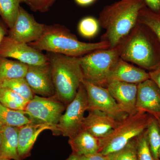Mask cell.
<instances>
[{
    "instance_id": "6da1fadb",
    "label": "cell",
    "mask_w": 160,
    "mask_h": 160,
    "mask_svg": "<svg viewBox=\"0 0 160 160\" xmlns=\"http://www.w3.org/2000/svg\"><path fill=\"white\" fill-rule=\"evenodd\" d=\"M120 58L152 71L160 66V41L148 26L138 22L120 43Z\"/></svg>"
},
{
    "instance_id": "7a4b0ae2",
    "label": "cell",
    "mask_w": 160,
    "mask_h": 160,
    "mask_svg": "<svg viewBox=\"0 0 160 160\" xmlns=\"http://www.w3.org/2000/svg\"><path fill=\"white\" fill-rule=\"evenodd\" d=\"M145 6L143 0H119L105 6L98 19L105 30L100 41L108 43L109 48L117 46L136 25L140 10Z\"/></svg>"
},
{
    "instance_id": "3957f363",
    "label": "cell",
    "mask_w": 160,
    "mask_h": 160,
    "mask_svg": "<svg viewBox=\"0 0 160 160\" xmlns=\"http://www.w3.org/2000/svg\"><path fill=\"white\" fill-rule=\"evenodd\" d=\"M28 44L39 51L43 50L74 57H81L95 50L110 48L109 44L105 42H81L67 28L58 25H46L40 38Z\"/></svg>"
},
{
    "instance_id": "277c9868",
    "label": "cell",
    "mask_w": 160,
    "mask_h": 160,
    "mask_svg": "<svg viewBox=\"0 0 160 160\" xmlns=\"http://www.w3.org/2000/svg\"><path fill=\"white\" fill-rule=\"evenodd\" d=\"M48 57L51 66L54 96L68 105L74 98L84 80L80 57L51 52Z\"/></svg>"
},
{
    "instance_id": "5b68a950",
    "label": "cell",
    "mask_w": 160,
    "mask_h": 160,
    "mask_svg": "<svg viewBox=\"0 0 160 160\" xmlns=\"http://www.w3.org/2000/svg\"><path fill=\"white\" fill-rule=\"evenodd\" d=\"M151 117L149 113L141 112L128 116L106 136L99 138L98 152L107 156L121 150L146 130Z\"/></svg>"
},
{
    "instance_id": "8992f818",
    "label": "cell",
    "mask_w": 160,
    "mask_h": 160,
    "mask_svg": "<svg viewBox=\"0 0 160 160\" xmlns=\"http://www.w3.org/2000/svg\"><path fill=\"white\" fill-rule=\"evenodd\" d=\"M119 44L113 48L95 50L80 57L84 80L106 88L112 67L120 58Z\"/></svg>"
},
{
    "instance_id": "52a82bcc",
    "label": "cell",
    "mask_w": 160,
    "mask_h": 160,
    "mask_svg": "<svg viewBox=\"0 0 160 160\" xmlns=\"http://www.w3.org/2000/svg\"><path fill=\"white\" fill-rule=\"evenodd\" d=\"M66 107V105L54 95L45 97L35 95L27 103L24 111L32 122L48 125L51 127L53 134L57 135V126Z\"/></svg>"
},
{
    "instance_id": "ba28073f",
    "label": "cell",
    "mask_w": 160,
    "mask_h": 160,
    "mask_svg": "<svg viewBox=\"0 0 160 160\" xmlns=\"http://www.w3.org/2000/svg\"><path fill=\"white\" fill-rule=\"evenodd\" d=\"M88 110V96L82 83L74 98L67 105L65 113L60 118L57 126L58 134L69 138L78 133L82 129L84 113Z\"/></svg>"
},
{
    "instance_id": "9c48e42d",
    "label": "cell",
    "mask_w": 160,
    "mask_h": 160,
    "mask_svg": "<svg viewBox=\"0 0 160 160\" xmlns=\"http://www.w3.org/2000/svg\"><path fill=\"white\" fill-rule=\"evenodd\" d=\"M0 57L12 58L28 66H41L49 61L48 56L39 50L8 36L5 37L0 46Z\"/></svg>"
},
{
    "instance_id": "30bf717a",
    "label": "cell",
    "mask_w": 160,
    "mask_h": 160,
    "mask_svg": "<svg viewBox=\"0 0 160 160\" xmlns=\"http://www.w3.org/2000/svg\"><path fill=\"white\" fill-rule=\"evenodd\" d=\"M82 84L88 96V111L99 110L120 122L128 116L120 108L107 88L97 86L84 80Z\"/></svg>"
},
{
    "instance_id": "8fae6325",
    "label": "cell",
    "mask_w": 160,
    "mask_h": 160,
    "mask_svg": "<svg viewBox=\"0 0 160 160\" xmlns=\"http://www.w3.org/2000/svg\"><path fill=\"white\" fill-rule=\"evenodd\" d=\"M46 25L37 22L32 16L20 6L14 25L9 29L8 36L13 39L29 44L42 36Z\"/></svg>"
},
{
    "instance_id": "7c38bea8",
    "label": "cell",
    "mask_w": 160,
    "mask_h": 160,
    "mask_svg": "<svg viewBox=\"0 0 160 160\" xmlns=\"http://www.w3.org/2000/svg\"><path fill=\"white\" fill-rule=\"evenodd\" d=\"M24 78L35 94L45 97L54 95V87L49 61L47 64L41 66H28Z\"/></svg>"
},
{
    "instance_id": "4fadbf2b",
    "label": "cell",
    "mask_w": 160,
    "mask_h": 160,
    "mask_svg": "<svg viewBox=\"0 0 160 160\" xmlns=\"http://www.w3.org/2000/svg\"><path fill=\"white\" fill-rule=\"evenodd\" d=\"M136 107L154 118L160 115V90L151 79L138 84Z\"/></svg>"
},
{
    "instance_id": "5bb4252c",
    "label": "cell",
    "mask_w": 160,
    "mask_h": 160,
    "mask_svg": "<svg viewBox=\"0 0 160 160\" xmlns=\"http://www.w3.org/2000/svg\"><path fill=\"white\" fill-rule=\"evenodd\" d=\"M120 108L128 116L138 112L136 107L138 85L114 81L106 87Z\"/></svg>"
},
{
    "instance_id": "9a60e30c",
    "label": "cell",
    "mask_w": 160,
    "mask_h": 160,
    "mask_svg": "<svg viewBox=\"0 0 160 160\" xmlns=\"http://www.w3.org/2000/svg\"><path fill=\"white\" fill-rule=\"evenodd\" d=\"M149 79L150 78L149 72L129 64L120 58L110 69L108 84L112 82L118 81L138 85Z\"/></svg>"
},
{
    "instance_id": "2e32d148",
    "label": "cell",
    "mask_w": 160,
    "mask_h": 160,
    "mask_svg": "<svg viewBox=\"0 0 160 160\" xmlns=\"http://www.w3.org/2000/svg\"><path fill=\"white\" fill-rule=\"evenodd\" d=\"M120 122V121L103 112L90 110L83 121L82 129L100 138L115 129Z\"/></svg>"
},
{
    "instance_id": "e0dca14e",
    "label": "cell",
    "mask_w": 160,
    "mask_h": 160,
    "mask_svg": "<svg viewBox=\"0 0 160 160\" xmlns=\"http://www.w3.org/2000/svg\"><path fill=\"white\" fill-rule=\"evenodd\" d=\"M52 130L50 126L44 124L31 122L19 127L18 153L23 160L29 157L38 137L44 130Z\"/></svg>"
},
{
    "instance_id": "ac0fdd59",
    "label": "cell",
    "mask_w": 160,
    "mask_h": 160,
    "mask_svg": "<svg viewBox=\"0 0 160 160\" xmlns=\"http://www.w3.org/2000/svg\"><path fill=\"white\" fill-rule=\"evenodd\" d=\"M72 154L85 155L96 153L99 149V138L88 132L81 130L68 141Z\"/></svg>"
},
{
    "instance_id": "d6986e66",
    "label": "cell",
    "mask_w": 160,
    "mask_h": 160,
    "mask_svg": "<svg viewBox=\"0 0 160 160\" xmlns=\"http://www.w3.org/2000/svg\"><path fill=\"white\" fill-rule=\"evenodd\" d=\"M19 127L3 126L1 131L0 158L9 160H22L18 153Z\"/></svg>"
},
{
    "instance_id": "ffe728a7",
    "label": "cell",
    "mask_w": 160,
    "mask_h": 160,
    "mask_svg": "<svg viewBox=\"0 0 160 160\" xmlns=\"http://www.w3.org/2000/svg\"><path fill=\"white\" fill-rule=\"evenodd\" d=\"M28 65L0 57V84L7 80L25 78Z\"/></svg>"
},
{
    "instance_id": "44dd1931",
    "label": "cell",
    "mask_w": 160,
    "mask_h": 160,
    "mask_svg": "<svg viewBox=\"0 0 160 160\" xmlns=\"http://www.w3.org/2000/svg\"><path fill=\"white\" fill-rule=\"evenodd\" d=\"M31 122L24 110L10 109L0 103V122L3 126L20 127Z\"/></svg>"
},
{
    "instance_id": "7402d4cb",
    "label": "cell",
    "mask_w": 160,
    "mask_h": 160,
    "mask_svg": "<svg viewBox=\"0 0 160 160\" xmlns=\"http://www.w3.org/2000/svg\"><path fill=\"white\" fill-rule=\"evenodd\" d=\"M21 2L22 0H0V16L9 29L17 18Z\"/></svg>"
},
{
    "instance_id": "603a6c76",
    "label": "cell",
    "mask_w": 160,
    "mask_h": 160,
    "mask_svg": "<svg viewBox=\"0 0 160 160\" xmlns=\"http://www.w3.org/2000/svg\"><path fill=\"white\" fill-rule=\"evenodd\" d=\"M28 102L11 89L0 87V103L3 106L14 110H24Z\"/></svg>"
},
{
    "instance_id": "cb8c5ba5",
    "label": "cell",
    "mask_w": 160,
    "mask_h": 160,
    "mask_svg": "<svg viewBox=\"0 0 160 160\" xmlns=\"http://www.w3.org/2000/svg\"><path fill=\"white\" fill-rule=\"evenodd\" d=\"M146 131L152 154L155 160H160L158 157V151L160 147V129L157 120L152 116Z\"/></svg>"
},
{
    "instance_id": "d4e9b609",
    "label": "cell",
    "mask_w": 160,
    "mask_h": 160,
    "mask_svg": "<svg viewBox=\"0 0 160 160\" xmlns=\"http://www.w3.org/2000/svg\"><path fill=\"white\" fill-rule=\"evenodd\" d=\"M0 87L11 89L28 102L32 99L35 95L24 78L4 81L0 84Z\"/></svg>"
},
{
    "instance_id": "484cf974",
    "label": "cell",
    "mask_w": 160,
    "mask_h": 160,
    "mask_svg": "<svg viewBox=\"0 0 160 160\" xmlns=\"http://www.w3.org/2000/svg\"><path fill=\"white\" fill-rule=\"evenodd\" d=\"M138 22L145 24L152 30L160 41V16L152 12L146 6L140 10Z\"/></svg>"
},
{
    "instance_id": "4316f807",
    "label": "cell",
    "mask_w": 160,
    "mask_h": 160,
    "mask_svg": "<svg viewBox=\"0 0 160 160\" xmlns=\"http://www.w3.org/2000/svg\"><path fill=\"white\" fill-rule=\"evenodd\" d=\"M99 26L98 20L92 17H87L79 23L78 30L83 37L91 38L97 34Z\"/></svg>"
},
{
    "instance_id": "83f0119b",
    "label": "cell",
    "mask_w": 160,
    "mask_h": 160,
    "mask_svg": "<svg viewBox=\"0 0 160 160\" xmlns=\"http://www.w3.org/2000/svg\"><path fill=\"white\" fill-rule=\"evenodd\" d=\"M108 160H138L136 138L131 140L124 148L107 156Z\"/></svg>"
},
{
    "instance_id": "f1b7e54d",
    "label": "cell",
    "mask_w": 160,
    "mask_h": 160,
    "mask_svg": "<svg viewBox=\"0 0 160 160\" xmlns=\"http://www.w3.org/2000/svg\"><path fill=\"white\" fill-rule=\"evenodd\" d=\"M136 153L138 160H155L149 148L146 130L137 137Z\"/></svg>"
},
{
    "instance_id": "f546056e",
    "label": "cell",
    "mask_w": 160,
    "mask_h": 160,
    "mask_svg": "<svg viewBox=\"0 0 160 160\" xmlns=\"http://www.w3.org/2000/svg\"><path fill=\"white\" fill-rule=\"evenodd\" d=\"M54 1L55 0H26L25 2L33 11L44 12L49 9Z\"/></svg>"
},
{
    "instance_id": "4dcf8cb0",
    "label": "cell",
    "mask_w": 160,
    "mask_h": 160,
    "mask_svg": "<svg viewBox=\"0 0 160 160\" xmlns=\"http://www.w3.org/2000/svg\"><path fill=\"white\" fill-rule=\"evenodd\" d=\"M66 160H108L107 156L97 152L94 154L78 155L71 153Z\"/></svg>"
},
{
    "instance_id": "1f68e13d",
    "label": "cell",
    "mask_w": 160,
    "mask_h": 160,
    "mask_svg": "<svg viewBox=\"0 0 160 160\" xmlns=\"http://www.w3.org/2000/svg\"><path fill=\"white\" fill-rule=\"evenodd\" d=\"M148 9L160 16V0H143Z\"/></svg>"
},
{
    "instance_id": "d6a6232c",
    "label": "cell",
    "mask_w": 160,
    "mask_h": 160,
    "mask_svg": "<svg viewBox=\"0 0 160 160\" xmlns=\"http://www.w3.org/2000/svg\"><path fill=\"white\" fill-rule=\"evenodd\" d=\"M150 78L157 84L160 90V66L156 69L149 72Z\"/></svg>"
},
{
    "instance_id": "836d02e7",
    "label": "cell",
    "mask_w": 160,
    "mask_h": 160,
    "mask_svg": "<svg viewBox=\"0 0 160 160\" xmlns=\"http://www.w3.org/2000/svg\"><path fill=\"white\" fill-rule=\"evenodd\" d=\"M97 0H75L78 5L81 6H87L94 2Z\"/></svg>"
},
{
    "instance_id": "e575fe53",
    "label": "cell",
    "mask_w": 160,
    "mask_h": 160,
    "mask_svg": "<svg viewBox=\"0 0 160 160\" xmlns=\"http://www.w3.org/2000/svg\"><path fill=\"white\" fill-rule=\"evenodd\" d=\"M6 30L5 26H3L2 23L0 22V46L2 44L3 39L6 36Z\"/></svg>"
},
{
    "instance_id": "d590c367",
    "label": "cell",
    "mask_w": 160,
    "mask_h": 160,
    "mask_svg": "<svg viewBox=\"0 0 160 160\" xmlns=\"http://www.w3.org/2000/svg\"><path fill=\"white\" fill-rule=\"evenodd\" d=\"M157 120L160 129V115L158 116L157 117L155 118Z\"/></svg>"
},
{
    "instance_id": "8d00e7d4",
    "label": "cell",
    "mask_w": 160,
    "mask_h": 160,
    "mask_svg": "<svg viewBox=\"0 0 160 160\" xmlns=\"http://www.w3.org/2000/svg\"><path fill=\"white\" fill-rule=\"evenodd\" d=\"M3 125H2V123L0 122V132L2 131V129Z\"/></svg>"
},
{
    "instance_id": "74e56055",
    "label": "cell",
    "mask_w": 160,
    "mask_h": 160,
    "mask_svg": "<svg viewBox=\"0 0 160 160\" xmlns=\"http://www.w3.org/2000/svg\"><path fill=\"white\" fill-rule=\"evenodd\" d=\"M0 160H10L9 159L6 158H0Z\"/></svg>"
},
{
    "instance_id": "f35d334b",
    "label": "cell",
    "mask_w": 160,
    "mask_h": 160,
    "mask_svg": "<svg viewBox=\"0 0 160 160\" xmlns=\"http://www.w3.org/2000/svg\"><path fill=\"white\" fill-rule=\"evenodd\" d=\"M1 142H2V133L0 132V145H1Z\"/></svg>"
},
{
    "instance_id": "ab89813d",
    "label": "cell",
    "mask_w": 160,
    "mask_h": 160,
    "mask_svg": "<svg viewBox=\"0 0 160 160\" xmlns=\"http://www.w3.org/2000/svg\"><path fill=\"white\" fill-rule=\"evenodd\" d=\"M158 157H159V159L160 160V147L159 148V149Z\"/></svg>"
},
{
    "instance_id": "60d3db41",
    "label": "cell",
    "mask_w": 160,
    "mask_h": 160,
    "mask_svg": "<svg viewBox=\"0 0 160 160\" xmlns=\"http://www.w3.org/2000/svg\"><path fill=\"white\" fill-rule=\"evenodd\" d=\"M22 2H26V0H22Z\"/></svg>"
}]
</instances>
